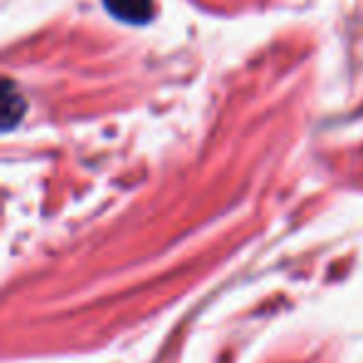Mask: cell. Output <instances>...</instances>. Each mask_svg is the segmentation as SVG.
Wrapping results in <instances>:
<instances>
[{"mask_svg":"<svg viewBox=\"0 0 363 363\" xmlns=\"http://www.w3.org/2000/svg\"><path fill=\"white\" fill-rule=\"evenodd\" d=\"M13 87L16 85L8 80L6 92H3V125H6V130H11L18 117H23V112H26V100H23V95H18Z\"/></svg>","mask_w":363,"mask_h":363,"instance_id":"obj_2","label":"cell"},{"mask_svg":"<svg viewBox=\"0 0 363 363\" xmlns=\"http://www.w3.org/2000/svg\"><path fill=\"white\" fill-rule=\"evenodd\" d=\"M105 8L122 23H132V26H142L150 23L155 16V3L152 0H102Z\"/></svg>","mask_w":363,"mask_h":363,"instance_id":"obj_1","label":"cell"}]
</instances>
